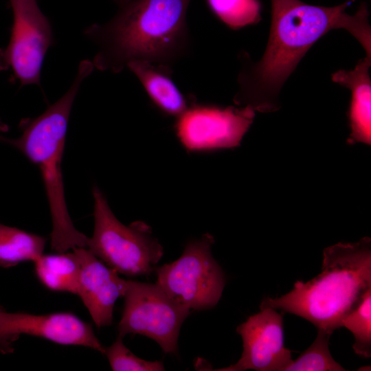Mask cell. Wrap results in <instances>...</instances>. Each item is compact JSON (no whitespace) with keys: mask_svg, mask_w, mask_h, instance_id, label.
Listing matches in <instances>:
<instances>
[{"mask_svg":"<svg viewBox=\"0 0 371 371\" xmlns=\"http://www.w3.org/2000/svg\"><path fill=\"white\" fill-rule=\"evenodd\" d=\"M355 0L332 7L310 5L300 0H271V21L266 49L258 62L247 52L240 54L241 69L236 106L271 113L280 107L282 87L308 50L333 30L348 31L371 57V28L367 4L362 2L354 14L346 12Z\"/></svg>","mask_w":371,"mask_h":371,"instance_id":"obj_1","label":"cell"},{"mask_svg":"<svg viewBox=\"0 0 371 371\" xmlns=\"http://www.w3.org/2000/svg\"><path fill=\"white\" fill-rule=\"evenodd\" d=\"M191 0H131L104 24L85 35L98 47L94 68L117 74L142 60L172 67L188 52L186 15Z\"/></svg>","mask_w":371,"mask_h":371,"instance_id":"obj_2","label":"cell"},{"mask_svg":"<svg viewBox=\"0 0 371 371\" xmlns=\"http://www.w3.org/2000/svg\"><path fill=\"white\" fill-rule=\"evenodd\" d=\"M371 289V239L338 243L324 249L322 271L308 282L296 281L278 297H265L260 308L301 317L332 335L344 317Z\"/></svg>","mask_w":371,"mask_h":371,"instance_id":"obj_3","label":"cell"},{"mask_svg":"<svg viewBox=\"0 0 371 371\" xmlns=\"http://www.w3.org/2000/svg\"><path fill=\"white\" fill-rule=\"evenodd\" d=\"M93 69L92 61L82 60L70 88L59 100L38 117L21 120L19 137L0 135V140L14 146L39 169L52 217L51 247L56 253L87 247L89 237L74 227L67 210L61 164L73 103L82 82Z\"/></svg>","mask_w":371,"mask_h":371,"instance_id":"obj_4","label":"cell"},{"mask_svg":"<svg viewBox=\"0 0 371 371\" xmlns=\"http://www.w3.org/2000/svg\"><path fill=\"white\" fill-rule=\"evenodd\" d=\"M92 192L94 231L87 248L118 273L131 277L150 275L164 254L150 227L140 221L124 225L97 186H93Z\"/></svg>","mask_w":371,"mask_h":371,"instance_id":"obj_5","label":"cell"},{"mask_svg":"<svg viewBox=\"0 0 371 371\" xmlns=\"http://www.w3.org/2000/svg\"><path fill=\"white\" fill-rule=\"evenodd\" d=\"M214 243L213 236L206 233L188 243L178 259L156 268V284L190 310L213 308L222 295L225 276L212 256Z\"/></svg>","mask_w":371,"mask_h":371,"instance_id":"obj_6","label":"cell"},{"mask_svg":"<svg viewBox=\"0 0 371 371\" xmlns=\"http://www.w3.org/2000/svg\"><path fill=\"white\" fill-rule=\"evenodd\" d=\"M118 336L139 334L155 341L166 353L176 354L183 322L190 309L171 297L157 284L127 280Z\"/></svg>","mask_w":371,"mask_h":371,"instance_id":"obj_7","label":"cell"},{"mask_svg":"<svg viewBox=\"0 0 371 371\" xmlns=\"http://www.w3.org/2000/svg\"><path fill=\"white\" fill-rule=\"evenodd\" d=\"M254 117L255 111L249 106H221L194 100L176 117L174 131L189 153L233 148L240 145Z\"/></svg>","mask_w":371,"mask_h":371,"instance_id":"obj_8","label":"cell"},{"mask_svg":"<svg viewBox=\"0 0 371 371\" xmlns=\"http://www.w3.org/2000/svg\"><path fill=\"white\" fill-rule=\"evenodd\" d=\"M13 23L8 45L0 49V71L10 70L21 86H40L45 54L54 43L51 24L36 0H9Z\"/></svg>","mask_w":371,"mask_h":371,"instance_id":"obj_9","label":"cell"},{"mask_svg":"<svg viewBox=\"0 0 371 371\" xmlns=\"http://www.w3.org/2000/svg\"><path fill=\"white\" fill-rule=\"evenodd\" d=\"M284 313L265 307L236 328L243 350L239 360L218 371H283L292 359L284 343Z\"/></svg>","mask_w":371,"mask_h":371,"instance_id":"obj_10","label":"cell"},{"mask_svg":"<svg viewBox=\"0 0 371 371\" xmlns=\"http://www.w3.org/2000/svg\"><path fill=\"white\" fill-rule=\"evenodd\" d=\"M23 334L62 345L85 346L102 354L105 352L92 326L71 313L38 315L0 310V350L9 352L10 343Z\"/></svg>","mask_w":371,"mask_h":371,"instance_id":"obj_11","label":"cell"},{"mask_svg":"<svg viewBox=\"0 0 371 371\" xmlns=\"http://www.w3.org/2000/svg\"><path fill=\"white\" fill-rule=\"evenodd\" d=\"M72 250L80 263L77 295L98 328L111 325L115 302L124 296L127 280L87 247Z\"/></svg>","mask_w":371,"mask_h":371,"instance_id":"obj_12","label":"cell"},{"mask_svg":"<svg viewBox=\"0 0 371 371\" xmlns=\"http://www.w3.org/2000/svg\"><path fill=\"white\" fill-rule=\"evenodd\" d=\"M371 57L360 59L352 70L340 69L331 76L332 80L350 89L351 100L348 117L350 133L348 144H371Z\"/></svg>","mask_w":371,"mask_h":371,"instance_id":"obj_13","label":"cell"},{"mask_svg":"<svg viewBox=\"0 0 371 371\" xmlns=\"http://www.w3.org/2000/svg\"><path fill=\"white\" fill-rule=\"evenodd\" d=\"M126 67L137 77L152 103L164 115L177 117L196 100L178 89L172 79L170 66L136 60Z\"/></svg>","mask_w":371,"mask_h":371,"instance_id":"obj_14","label":"cell"},{"mask_svg":"<svg viewBox=\"0 0 371 371\" xmlns=\"http://www.w3.org/2000/svg\"><path fill=\"white\" fill-rule=\"evenodd\" d=\"M36 275L48 289L77 295L80 263L75 252L40 256L34 262Z\"/></svg>","mask_w":371,"mask_h":371,"instance_id":"obj_15","label":"cell"},{"mask_svg":"<svg viewBox=\"0 0 371 371\" xmlns=\"http://www.w3.org/2000/svg\"><path fill=\"white\" fill-rule=\"evenodd\" d=\"M46 238L0 223V267L34 262L43 254Z\"/></svg>","mask_w":371,"mask_h":371,"instance_id":"obj_16","label":"cell"},{"mask_svg":"<svg viewBox=\"0 0 371 371\" xmlns=\"http://www.w3.org/2000/svg\"><path fill=\"white\" fill-rule=\"evenodd\" d=\"M212 13L233 30L258 24L262 19L260 0H205Z\"/></svg>","mask_w":371,"mask_h":371,"instance_id":"obj_17","label":"cell"},{"mask_svg":"<svg viewBox=\"0 0 371 371\" xmlns=\"http://www.w3.org/2000/svg\"><path fill=\"white\" fill-rule=\"evenodd\" d=\"M341 327L349 330L355 337L352 348L363 357H371V289L367 290L359 302L344 317Z\"/></svg>","mask_w":371,"mask_h":371,"instance_id":"obj_18","label":"cell"},{"mask_svg":"<svg viewBox=\"0 0 371 371\" xmlns=\"http://www.w3.org/2000/svg\"><path fill=\"white\" fill-rule=\"evenodd\" d=\"M331 334L317 329V335L312 344L283 371H344L346 369L332 357L329 350Z\"/></svg>","mask_w":371,"mask_h":371,"instance_id":"obj_19","label":"cell"},{"mask_svg":"<svg viewBox=\"0 0 371 371\" xmlns=\"http://www.w3.org/2000/svg\"><path fill=\"white\" fill-rule=\"evenodd\" d=\"M106 355L111 369L114 371H162L164 364L159 361H146L135 355L123 343L122 337L105 348Z\"/></svg>","mask_w":371,"mask_h":371,"instance_id":"obj_20","label":"cell"},{"mask_svg":"<svg viewBox=\"0 0 371 371\" xmlns=\"http://www.w3.org/2000/svg\"><path fill=\"white\" fill-rule=\"evenodd\" d=\"M9 130L8 126L0 120V133H5Z\"/></svg>","mask_w":371,"mask_h":371,"instance_id":"obj_21","label":"cell"},{"mask_svg":"<svg viewBox=\"0 0 371 371\" xmlns=\"http://www.w3.org/2000/svg\"><path fill=\"white\" fill-rule=\"evenodd\" d=\"M115 3H117L119 7H122L129 2L131 0H113Z\"/></svg>","mask_w":371,"mask_h":371,"instance_id":"obj_22","label":"cell"}]
</instances>
